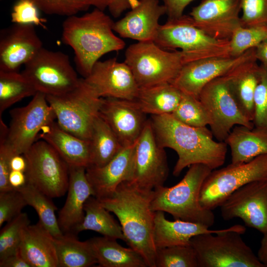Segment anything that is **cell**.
<instances>
[{"label":"cell","instance_id":"obj_8","mask_svg":"<svg viewBox=\"0 0 267 267\" xmlns=\"http://www.w3.org/2000/svg\"><path fill=\"white\" fill-rule=\"evenodd\" d=\"M52 108L56 122L65 131L89 141L92 125L103 101L81 78L74 89L58 95H46Z\"/></svg>","mask_w":267,"mask_h":267},{"label":"cell","instance_id":"obj_7","mask_svg":"<svg viewBox=\"0 0 267 267\" xmlns=\"http://www.w3.org/2000/svg\"><path fill=\"white\" fill-rule=\"evenodd\" d=\"M125 57L139 88L171 83L187 63L181 51L165 50L154 41L132 44Z\"/></svg>","mask_w":267,"mask_h":267},{"label":"cell","instance_id":"obj_28","mask_svg":"<svg viewBox=\"0 0 267 267\" xmlns=\"http://www.w3.org/2000/svg\"><path fill=\"white\" fill-rule=\"evenodd\" d=\"M224 142L230 149L232 164L247 163L267 154V130L263 128L236 126Z\"/></svg>","mask_w":267,"mask_h":267},{"label":"cell","instance_id":"obj_19","mask_svg":"<svg viewBox=\"0 0 267 267\" xmlns=\"http://www.w3.org/2000/svg\"><path fill=\"white\" fill-rule=\"evenodd\" d=\"M43 47L35 26L14 24L1 30L0 70L18 71Z\"/></svg>","mask_w":267,"mask_h":267},{"label":"cell","instance_id":"obj_43","mask_svg":"<svg viewBox=\"0 0 267 267\" xmlns=\"http://www.w3.org/2000/svg\"><path fill=\"white\" fill-rule=\"evenodd\" d=\"M261 78L254 97V127L267 130V65L260 64Z\"/></svg>","mask_w":267,"mask_h":267},{"label":"cell","instance_id":"obj_1","mask_svg":"<svg viewBox=\"0 0 267 267\" xmlns=\"http://www.w3.org/2000/svg\"><path fill=\"white\" fill-rule=\"evenodd\" d=\"M152 127L158 144L177 153L173 175L178 176L184 169L201 164L212 170L223 165L227 153L224 141H215L207 127L197 128L183 124L171 114L151 115Z\"/></svg>","mask_w":267,"mask_h":267},{"label":"cell","instance_id":"obj_23","mask_svg":"<svg viewBox=\"0 0 267 267\" xmlns=\"http://www.w3.org/2000/svg\"><path fill=\"white\" fill-rule=\"evenodd\" d=\"M69 180L65 204L59 211L58 222L64 234H73L85 216L86 202L93 192L84 167L69 166Z\"/></svg>","mask_w":267,"mask_h":267},{"label":"cell","instance_id":"obj_33","mask_svg":"<svg viewBox=\"0 0 267 267\" xmlns=\"http://www.w3.org/2000/svg\"><path fill=\"white\" fill-rule=\"evenodd\" d=\"M58 267H89L97 264L88 240L81 241L76 235L64 234L54 238Z\"/></svg>","mask_w":267,"mask_h":267},{"label":"cell","instance_id":"obj_17","mask_svg":"<svg viewBox=\"0 0 267 267\" xmlns=\"http://www.w3.org/2000/svg\"><path fill=\"white\" fill-rule=\"evenodd\" d=\"M100 97L134 100L139 87L128 65L116 58L98 61L84 78Z\"/></svg>","mask_w":267,"mask_h":267},{"label":"cell","instance_id":"obj_5","mask_svg":"<svg viewBox=\"0 0 267 267\" xmlns=\"http://www.w3.org/2000/svg\"><path fill=\"white\" fill-rule=\"evenodd\" d=\"M245 231L244 226L235 224L219 233L193 237L190 244L198 267H265L242 238Z\"/></svg>","mask_w":267,"mask_h":267},{"label":"cell","instance_id":"obj_3","mask_svg":"<svg viewBox=\"0 0 267 267\" xmlns=\"http://www.w3.org/2000/svg\"><path fill=\"white\" fill-rule=\"evenodd\" d=\"M114 23L97 8L80 16L67 17L63 21L62 40L74 50L77 70L83 78L102 56L125 47L124 41L113 33Z\"/></svg>","mask_w":267,"mask_h":267},{"label":"cell","instance_id":"obj_42","mask_svg":"<svg viewBox=\"0 0 267 267\" xmlns=\"http://www.w3.org/2000/svg\"><path fill=\"white\" fill-rule=\"evenodd\" d=\"M28 205L22 193L17 189L0 192V227L22 213Z\"/></svg>","mask_w":267,"mask_h":267},{"label":"cell","instance_id":"obj_11","mask_svg":"<svg viewBox=\"0 0 267 267\" xmlns=\"http://www.w3.org/2000/svg\"><path fill=\"white\" fill-rule=\"evenodd\" d=\"M22 73L37 92L58 95L72 90L80 84L68 55L43 47L24 65Z\"/></svg>","mask_w":267,"mask_h":267},{"label":"cell","instance_id":"obj_47","mask_svg":"<svg viewBox=\"0 0 267 267\" xmlns=\"http://www.w3.org/2000/svg\"><path fill=\"white\" fill-rule=\"evenodd\" d=\"M0 267H31L19 252L0 260Z\"/></svg>","mask_w":267,"mask_h":267},{"label":"cell","instance_id":"obj_12","mask_svg":"<svg viewBox=\"0 0 267 267\" xmlns=\"http://www.w3.org/2000/svg\"><path fill=\"white\" fill-rule=\"evenodd\" d=\"M27 163V182L50 197L67 192L69 167L57 151L44 140L35 141L23 154Z\"/></svg>","mask_w":267,"mask_h":267},{"label":"cell","instance_id":"obj_21","mask_svg":"<svg viewBox=\"0 0 267 267\" xmlns=\"http://www.w3.org/2000/svg\"><path fill=\"white\" fill-rule=\"evenodd\" d=\"M165 14L166 7L159 0H139L124 17L114 22L113 30L124 38L154 41L160 25L159 20Z\"/></svg>","mask_w":267,"mask_h":267},{"label":"cell","instance_id":"obj_13","mask_svg":"<svg viewBox=\"0 0 267 267\" xmlns=\"http://www.w3.org/2000/svg\"><path fill=\"white\" fill-rule=\"evenodd\" d=\"M164 148L158 143L150 119L135 143L128 181L145 191L164 185L169 175Z\"/></svg>","mask_w":267,"mask_h":267},{"label":"cell","instance_id":"obj_16","mask_svg":"<svg viewBox=\"0 0 267 267\" xmlns=\"http://www.w3.org/2000/svg\"><path fill=\"white\" fill-rule=\"evenodd\" d=\"M254 58L255 48L236 57H212L191 61L183 65L171 84L182 93L198 98L200 92L209 82Z\"/></svg>","mask_w":267,"mask_h":267},{"label":"cell","instance_id":"obj_32","mask_svg":"<svg viewBox=\"0 0 267 267\" xmlns=\"http://www.w3.org/2000/svg\"><path fill=\"white\" fill-rule=\"evenodd\" d=\"M85 216L82 222L75 228L73 234L76 235L84 230H92L103 236L120 239L125 242L122 227L105 208L99 200L93 196L86 202Z\"/></svg>","mask_w":267,"mask_h":267},{"label":"cell","instance_id":"obj_49","mask_svg":"<svg viewBox=\"0 0 267 267\" xmlns=\"http://www.w3.org/2000/svg\"><path fill=\"white\" fill-rule=\"evenodd\" d=\"M8 181L13 189H18L23 186L27 182L25 173L23 171L10 170Z\"/></svg>","mask_w":267,"mask_h":267},{"label":"cell","instance_id":"obj_24","mask_svg":"<svg viewBox=\"0 0 267 267\" xmlns=\"http://www.w3.org/2000/svg\"><path fill=\"white\" fill-rule=\"evenodd\" d=\"M19 252L31 267H58L54 237L39 222L23 230Z\"/></svg>","mask_w":267,"mask_h":267},{"label":"cell","instance_id":"obj_27","mask_svg":"<svg viewBox=\"0 0 267 267\" xmlns=\"http://www.w3.org/2000/svg\"><path fill=\"white\" fill-rule=\"evenodd\" d=\"M225 229L212 230L199 223L176 219L168 220L163 211L155 212L153 238L156 249L190 244V239L199 234L217 233Z\"/></svg>","mask_w":267,"mask_h":267},{"label":"cell","instance_id":"obj_15","mask_svg":"<svg viewBox=\"0 0 267 267\" xmlns=\"http://www.w3.org/2000/svg\"><path fill=\"white\" fill-rule=\"evenodd\" d=\"M220 208L224 220L239 218L246 226L265 233L267 231V180L253 181L241 187Z\"/></svg>","mask_w":267,"mask_h":267},{"label":"cell","instance_id":"obj_37","mask_svg":"<svg viewBox=\"0 0 267 267\" xmlns=\"http://www.w3.org/2000/svg\"><path fill=\"white\" fill-rule=\"evenodd\" d=\"M155 267H198V263L190 244L176 245L157 249Z\"/></svg>","mask_w":267,"mask_h":267},{"label":"cell","instance_id":"obj_34","mask_svg":"<svg viewBox=\"0 0 267 267\" xmlns=\"http://www.w3.org/2000/svg\"><path fill=\"white\" fill-rule=\"evenodd\" d=\"M17 189L22 193L28 205L35 210L39 218V222L54 238L61 237L64 233L55 215L57 207L51 198L28 182Z\"/></svg>","mask_w":267,"mask_h":267},{"label":"cell","instance_id":"obj_39","mask_svg":"<svg viewBox=\"0 0 267 267\" xmlns=\"http://www.w3.org/2000/svg\"><path fill=\"white\" fill-rule=\"evenodd\" d=\"M267 38V27L240 26L229 40V55L240 56L247 50L256 48Z\"/></svg>","mask_w":267,"mask_h":267},{"label":"cell","instance_id":"obj_50","mask_svg":"<svg viewBox=\"0 0 267 267\" xmlns=\"http://www.w3.org/2000/svg\"><path fill=\"white\" fill-rule=\"evenodd\" d=\"M27 163L23 154H17L13 156L9 162L10 170L20 171L25 172Z\"/></svg>","mask_w":267,"mask_h":267},{"label":"cell","instance_id":"obj_4","mask_svg":"<svg viewBox=\"0 0 267 267\" xmlns=\"http://www.w3.org/2000/svg\"><path fill=\"white\" fill-rule=\"evenodd\" d=\"M183 178L170 187L164 185L153 190L150 207L154 211H163L175 220L202 224L208 227L215 222L213 211L203 208L199 201L202 184L212 171L207 166L191 165Z\"/></svg>","mask_w":267,"mask_h":267},{"label":"cell","instance_id":"obj_26","mask_svg":"<svg viewBox=\"0 0 267 267\" xmlns=\"http://www.w3.org/2000/svg\"><path fill=\"white\" fill-rule=\"evenodd\" d=\"M40 132V137L50 144L69 166L87 168L90 165L89 141L65 131L55 121L44 126Z\"/></svg>","mask_w":267,"mask_h":267},{"label":"cell","instance_id":"obj_31","mask_svg":"<svg viewBox=\"0 0 267 267\" xmlns=\"http://www.w3.org/2000/svg\"><path fill=\"white\" fill-rule=\"evenodd\" d=\"M89 143L90 155L89 166L95 167L105 165L124 147L99 114L94 120Z\"/></svg>","mask_w":267,"mask_h":267},{"label":"cell","instance_id":"obj_36","mask_svg":"<svg viewBox=\"0 0 267 267\" xmlns=\"http://www.w3.org/2000/svg\"><path fill=\"white\" fill-rule=\"evenodd\" d=\"M171 114L180 122L191 127H206L211 123L209 114L199 99L182 92L179 103Z\"/></svg>","mask_w":267,"mask_h":267},{"label":"cell","instance_id":"obj_48","mask_svg":"<svg viewBox=\"0 0 267 267\" xmlns=\"http://www.w3.org/2000/svg\"><path fill=\"white\" fill-rule=\"evenodd\" d=\"M131 7V0H110L107 8L113 17L118 18Z\"/></svg>","mask_w":267,"mask_h":267},{"label":"cell","instance_id":"obj_2","mask_svg":"<svg viewBox=\"0 0 267 267\" xmlns=\"http://www.w3.org/2000/svg\"><path fill=\"white\" fill-rule=\"evenodd\" d=\"M153 191L142 190L125 181L113 194L99 200L118 219L125 242L142 255L148 267H155L156 248L153 238L155 212L150 207Z\"/></svg>","mask_w":267,"mask_h":267},{"label":"cell","instance_id":"obj_30","mask_svg":"<svg viewBox=\"0 0 267 267\" xmlns=\"http://www.w3.org/2000/svg\"><path fill=\"white\" fill-rule=\"evenodd\" d=\"M182 92L171 83L139 88L134 100L146 114H172L181 100Z\"/></svg>","mask_w":267,"mask_h":267},{"label":"cell","instance_id":"obj_18","mask_svg":"<svg viewBox=\"0 0 267 267\" xmlns=\"http://www.w3.org/2000/svg\"><path fill=\"white\" fill-rule=\"evenodd\" d=\"M240 0H203L189 14L193 23L208 36L230 40L240 26Z\"/></svg>","mask_w":267,"mask_h":267},{"label":"cell","instance_id":"obj_25","mask_svg":"<svg viewBox=\"0 0 267 267\" xmlns=\"http://www.w3.org/2000/svg\"><path fill=\"white\" fill-rule=\"evenodd\" d=\"M257 61L254 58L245 62L225 75L230 90L240 111L252 122L255 94L261 78L260 65Z\"/></svg>","mask_w":267,"mask_h":267},{"label":"cell","instance_id":"obj_41","mask_svg":"<svg viewBox=\"0 0 267 267\" xmlns=\"http://www.w3.org/2000/svg\"><path fill=\"white\" fill-rule=\"evenodd\" d=\"M241 26L267 27V0H240Z\"/></svg>","mask_w":267,"mask_h":267},{"label":"cell","instance_id":"obj_51","mask_svg":"<svg viewBox=\"0 0 267 267\" xmlns=\"http://www.w3.org/2000/svg\"><path fill=\"white\" fill-rule=\"evenodd\" d=\"M255 56L261 64L267 65V38L255 48Z\"/></svg>","mask_w":267,"mask_h":267},{"label":"cell","instance_id":"obj_45","mask_svg":"<svg viewBox=\"0 0 267 267\" xmlns=\"http://www.w3.org/2000/svg\"><path fill=\"white\" fill-rule=\"evenodd\" d=\"M12 157L4 145L0 143V192L13 189L8 181L9 162Z\"/></svg>","mask_w":267,"mask_h":267},{"label":"cell","instance_id":"obj_53","mask_svg":"<svg viewBox=\"0 0 267 267\" xmlns=\"http://www.w3.org/2000/svg\"><path fill=\"white\" fill-rule=\"evenodd\" d=\"M91 6L104 11L108 7L110 0H87Z\"/></svg>","mask_w":267,"mask_h":267},{"label":"cell","instance_id":"obj_20","mask_svg":"<svg viewBox=\"0 0 267 267\" xmlns=\"http://www.w3.org/2000/svg\"><path fill=\"white\" fill-rule=\"evenodd\" d=\"M99 114L124 147L135 143L148 120L135 100L103 98Z\"/></svg>","mask_w":267,"mask_h":267},{"label":"cell","instance_id":"obj_22","mask_svg":"<svg viewBox=\"0 0 267 267\" xmlns=\"http://www.w3.org/2000/svg\"><path fill=\"white\" fill-rule=\"evenodd\" d=\"M134 145L135 143L124 147L103 166H89L86 168L93 196L98 200L108 198L122 182L128 181L132 168Z\"/></svg>","mask_w":267,"mask_h":267},{"label":"cell","instance_id":"obj_29","mask_svg":"<svg viewBox=\"0 0 267 267\" xmlns=\"http://www.w3.org/2000/svg\"><path fill=\"white\" fill-rule=\"evenodd\" d=\"M117 240L103 236L88 240L99 267H148L141 254L122 246Z\"/></svg>","mask_w":267,"mask_h":267},{"label":"cell","instance_id":"obj_40","mask_svg":"<svg viewBox=\"0 0 267 267\" xmlns=\"http://www.w3.org/2000/svg\"><path fill=\"white\" fill-rule=\"evenodd\" d=\"M38 9L48 15L67 17L87 10L91 6L87 0H32Z\"/></svg>","mask_w":267,"mask_h":267},{"label":"cell","instance_id":"obj_6","mask_svg":"<svg viewBox=\"0 0 267 267\" xmlns=\"http://www.w3.org/2000/svg\"><path fill=\"white\" fill-rule=\"evenodd\" d=\"M154 42L165 50L180 49L187 63L209 57L230 56L229 40L208 36L194 25L189 15L168 19L160 25Z\"/></svg>","mask_w":267,"mask_h":267},{"label":"cell","instance_id":"obj_9","mask_svg":"<svg viewBox=\"0 0 267 267\" xmlns=\"http://www.w3.org/2000/svg\"><path fill=\"white\" fill-rule=\"evenodd\" d=\"M267 180V154L241 164H230L212 170L200 190L201 206L212 210L220 207L233 192L250 182Z\"/></svg>","mask_w":267,"mask_h":267},{"label":"cell","instance_id":"obj_35","mask_svg":"<svg viewBox=\"0 0 267 267\" xmlns=\"http://www.w3.org/2000/svg\"><path fill=\"white\" fill-rule=\"evenodd\" d=\"M37 92L22 72L0 70V117L12 105Z\"/></svg>","mask_w":267,"mask_h":267},{"label":"cell","instance_id":"obj_10","mask_svg":"<svg viewBox=\"0 0 267 267\" xmlns=\"http://www.w3.org/2000/svg\"><path fill=\"white\" fill-rule=\"evenodd\" d=\"M7 134L0 132V143L13 156L23 154L34 143L43 128L55 121L56 116L46 95L37 92L26 106L12 109Z\"/></svg>","mask_w":267,"mask_h":267},{"label":"cell","instance_id":"obj_46","mask_svg":"<svg viewBox=\"0 0 267 267\" xmlns=\"http://www.w3.org/2000/svg\"><path fill=\"white\" fill-rule=\"evenodd\" d=\"M194 0H163L168 19H173L182 16L185 7Z\"/></svg>","mask_w":267,"mask_h":267},{"label":"cell","instance_id":"obj_38","mask_svg":"<svg viewBox=\"0 0 267 267\" xmlns=\"http://www.w3.org/2000/svg\"><path fill=\"white\" fill-rule=\"evenodd\" d=\"M30 224L27 214L22 212L1 229L0 260L19 251L22 232Z\"/></svg>","mask_w":267,"mask_h":267},{"label":"cell","instance_id":"obj_14","mask_svg":"<svg viewBox=\"0 0 267 267\" xmlns=\"http://www.w3.org/2000/svg\"><path fill=\"white\" fill-rule=\"evenodd\" d=\"M199 100L210 118L212 134L220 141H224L236 126L254 127L240 111L230 90L225 75L207 84L200 92Z\"/></svg>","mask_w":267,"mask_h":267},{"label":"cell","instance_id":"obj_52","mask_svg":"<svg viewBox=\"0 0 267 267\" xmlns=\"http://www.w3.org/2000/svg\"><path fill=\"white\" fill-rule=\"evenodd\" d=\"M257 256L265 267H267V231L263 234Z\"/></svg>","mask_w":267,"mask_h":267},{"label":"cell","instance_id":"obj_44","mask_svg":"<svg viewBox=\"0 0 267 267\" xmlns=\"http://www.w3.org/2000/svg\"><path fill=\"white\" fill-rule=\"evenodd\" d=\"M39 10L32 0H18L11 13V21L14 24H31L45 29L46 20L40 16Z\"/></svg>","mask_w":267,"mask_h":267}]
</instances>
